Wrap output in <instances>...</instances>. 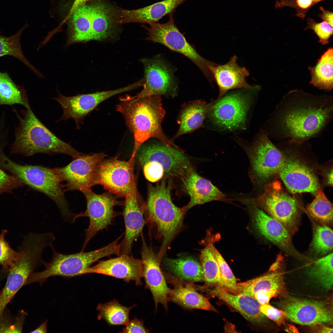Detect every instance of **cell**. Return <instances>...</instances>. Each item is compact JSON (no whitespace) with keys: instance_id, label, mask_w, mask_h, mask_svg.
I'll return each mask as SVG.
<instances>
[{"instance_id":"816d5d0a","label":"cell","mask_w":333,"mask_h":333,"mask_svg":"<svg viewBox=\"0 0 333 333\" xmlns=\"http://www.w3.org/2000/svg\"><path fill=\"white\" fill-rule=\"evenodd\" d=\"M322 13L320 15V17L323 20L331 26L333 27V13L329 11L326 10L323 8L320 7Z\"/></svg>"},{"instance_id":"f6af8a7d","label":"cell","mask_w":333,"mask_h":333,"mask_svg":"<svg viewBox=\"0 0 333 333\" xmlns=\"http://www.w3.org/2000/svg\"><path fill=\"white\" fill-rule=\"evenodd\" d=\"M309 22L307 29L313 31L319 38V42L322 44H328L333 34V27L324 21L320 23L313 21Z\"/></svg>"},{"instance_id":"836d02e7","label":"cell","mask_w":333,"mask_h":333,"mask_svg":"<svg viewBox=\"0 0 333 333\" xmlns=\"http://www.w3.org/2000/svg\"><path fill=\"white\" fill-rule=\"evenodd\" d=\"M332 47L328 48L318 60L316 65L310 66V84L319 89L330 91L333 88V55Z\"/></svg>"},{"instance_id":"9a60e30c","label":"cell","mask_w":333,"mask_h":333,"mask_svg":"<svg viewBox=\"0 0 333 333\" xmlns=\"http://www.w3.org/2000/svg\"><path fill=\"white\" fill-rule=\"evenodd\" d=\"M144 68V83L139 97L155 95L175 97L177 85L172 68L160 56L141 60Z\"/></svg>"},{"instance_id":"60d3db41","label":"cell","mask_w":333,"mask_h":333,"mask_svg":"<svg viewBox=\"0 0 333 333\" xmlns=\"http://www.w3.org/2000/svg\"><path fill=\"white\" fill-rule=\"evenodd\" d=\"M7 233V230L3 229L0 233V271L7 273L24 254L20 248L17 251L11 248L5 238Z\"/></svg>"},{"instance_id":"f1b7e54d","label":"cell","mask_w":333,"mask_h":333,"mask_svg":"<svg viewBox=\"0 0 333 333\" xmlns=\"http://www.w3.org/2000/svg\"><path fill=\"white\" fill-rule=\"evenodd\" d=\"M91 40L102 41L113 37L118 23L115 10L101 1L91 5Z\"/></svg>"},{"instance_id":"74e56055","label":"cell","mask_w":333,"mask_h":333,"mask_svg":"<svg viewBox=\"0 0 333 333\" xmlns=\"http://www.w3.org/2000/svg\"><path fill=\"white\" fill-rule=\"evenodd\" d=\"M307 272L309 277L322 288L331 289L333 284L332 252L317 259Z\"/></svg>"},{"instance_id":"680465c9","label":"cell","mask_w":333,"mask_h":333,"mask_svg":"<svg viewBox=\"0 0 333 333\" xmlns=\"http://www.w3.org/2000/svg\"><path fill=\"white\" fill-rule=\"evenodd\" d=\"M285 330L286 331L289 332H298V331L296 328L292 325L288 326L286 327Z\"/></svg>"},{"instance_id":"7a4b0ae2","label":"cell","mask_w":333,"mask_h":333,"mask_svg":"<svg viewBox=\"0 0 333 333\" xmlns=\"http://www.w3.org/2000/svg\"><path fill=\"white\" fill-rule=\"evenodd\" d=\"M161 96L139 97L125 95L119 98L116 110L123 116L133 135L134 146L131 158H135L140 147L151 138L168 146L179 149L163 132L162 123L166 114Z\"/></svg>"},{"instance_id":"52a82bcc","label":"cell","mask_w":333,"mask_h":333,"mask_svg":"<svg viewBox=\"0 0 333 333\" xmlns=\"http://www.w3.org/2000/svg\"><path fill=\"white\" fill-rule=\"evenodd\" d=\"M245 200L264 210L279 221L291 236L298 230L301 220L299 204L294 197L283 190L278 180L267 184L263 192L256 197Z\"/></svg>"},{"instance_id":"d4e9b609","label":"cell","mask_w":333,"mask_h":333,"mask_svg":"<svg viewBox=\"0 0 333 333\" xmlns=\"http://www.w3.org/2000/svg\"><path fill=\"white\" fill-rule=\"evenodd\" d=\"M164 274L166 282L173 286L168 295L169 302H174L185 309L217 312L208 299L197 292L194 282L183 280L170 273Z\"/></svg>"},{"instance_id":"be15d7a7","label":"cell","mask_w":333,"mask_h":333,"mask_svg":"<svg viewBox=\"0 0 333 333\" xmlns=\"http://www.w3.org/2000/svg\"></svg>"},{"instance_id":"4dcf8cb0","label":"cell","mask_w":333,"mask_h":333,"mask_svg":"<svg viewBox=\"0 0 333 333\" xmlns=\"http://www.w3.org/2000/svg\"><path fill=\"white\" fill-rule=\"evenodd\" d=\"M68 18L67 46L91 40V5L79 7Z\"/></svg>"},{"instance_id":"f5cc1de1","label":"cell","mask_w":333,"mask_h":333,"mask_svg":"<svg viewBox=\"0 0 333 333\" xmlns=\"http://www.w3.org/2000/svg\"><path fill=\"white\" fill-rule=\"evenodd\" d=\"M314 327V330L316 332L324 333H332L333 329L327 326L324 325V324H317L312 326Z\"/></svg>"},{"instance_id":"3957f363","label":"cell","mask_w":333,"mask_h":333,"mask_svg":"<svg viewBox=\"0 0 333 333\" xmlns=\"http://www.w3.org/2000/svg\"><path fill=\"white\" fill-rule=\"evenodd\" d=\"M155 186L148 185V198L145 204L147 215L146 223L155 228L157 237L162 240L160 250L157 254L161 260L175 236L183 224L187 212L185 207L175 206L171 199L172 182L171 178L164 176Z\"/></svg>"},{"instance_id":"277c9868","label":"cell","mask_w":333,"mask_h":333,"mask_svg":"<svg viewBox=\"0 0 333 333\" xmlns=\"http://www.w3.org/2000/svg\"><path fill=\"white\" fill-rule=\"evenodd\" d=\"M23 112L16 132L13 144L15 150L27 156L41 153L63 154L73 159L83 154L58 137L38 118L30 107Z\"/></svg>"},{"instance_id":"44dd1931","label":"cell","mask_w":333,"mask_h":333,"mask_svg":"<svg viewBox=\"0 0 333 333\" xmlns=\"http://www.w3.org/2000/svg\"><path fill=\"white\" fill-rule=\"evenodd\" d=\"M125 198L123 215L125 231L124 237L119 243V256L130 255L133 243L143 234V228L146 223L144 216L145 204L139 202L136 185Z\"/></svg>"},{"instance_id":"ee69618b","label":"cell","mask_w":333,"mask_h":333,"mask_svg":"<svg viewBox=\"0 0 333 333\" xmlns=\"http://www.w3.org/2000/svg\"><path fill=\"white\" fill-rule=\"evenodd\" d=\"M27 315L23 310L12 315L6 307L0 316V333H21Z\"/></svg>"},{"instance_id":"484cf974","label":"cell","mask_w":333,"mask_h":333,"mask_svg":"<svg viewBox=\"0 0 333 333\" xmlns=\"http://www.w3.org/2000/svg\"><path fill=\"white\" fill-rule=\"evenodd\" d=\"M237 59V57L234 56L225 64H216L209 67L214 80L219 87L217 99L222 97L231 89L238 88L253 89L259 87L252 86L247 83L246 78L249 74V71L245 67L238 65Z\"/></svg>"},{"instance_id":"f35d334b","label":"cell","mask_w":333,"mask_h":333,"mask_svg":"<svg viewBox=\"0 0 333 333\" xmlns=\"http://www.w3.org/2000/svg\"><path fill=\"white\" fill-rule=\"evenodd\" d=\"M316 195L306 207L309 215L320 225L330 227L333 224V205L319 188Z\"/></svg>"},{"instance_id":"db71d44e","label":"cell","mask_w":333,"mask_h":333,"mask_svg":"<svg viewBox=\"0 0 333 333\" xmlns=\"http://www.w3.org/2000/svg\"><path fill=\"white\" fill-rule=\"evenodd\" d=\"M90 0H75L68 15V18L77 9L86 4Z\"/></svg>"},{"instance_id":"94428289","label":"cell","mask_w":333,"mask_h":333,"mask_svg":"<svg viewBox=\"0 0 333 333\" xmlns=\"http://www.w3.org/2000/svg\"><path fill=\"white\" fill-rule=\"evenodd\" d=\"M323 0H313V2H317Z\"/></svg>"},{"instance_id":"91938a15","label":"cell","mask_w":333,"mask_h":333,"mask_svg":"<svg viewBox=\"0 0 333 333\" xmlns=\"http://www.w3.org/2000/svg\"><path fill=\"white\" fill-rule=\"evenodd\" d=\"M4 279V276L3 274L0 272V283L2 282Z\"/></svg>"},{"instance_id":"4fadbf2b","label":"cell","mask_w":333,"mask_h":333,"mask_svg":"<svg viewBox=\"0 0 333 333\" xmlns=\"http://www.w3.org/2000/svg\"><path fill=\"white\" fill-rule=\"evenodd\" d=\"M135 157L140 166L148 162H156L162 166L164 176L177 178L181 180L194 169L181 149L167 146L160 141L142 145Z\"/></svg>"},{"instance_id":"ba28073f","label":"cell","mask_w":333,"mask_h":333,"mask_svg":"<svg viewBox=\"0 0 333 333\" xmlns=\"http://www.w3.org/2000/svg\"><path fill=\"white\" fill-rule=\"evenodd\" d=\"M47 247V243L39 237L24 238L20 247L24 251V255L7 273L5 285L0 291V316L16 293L26 286L31 274L43 265L42 254Z\"/></svg>"},{"instance_id":"8fae6325","label":"cell","mask_w":333,"mask_h":333,"mask_svg":"<svg viewBox=\"0 0 333 333\" xmlns=\"http://www.w3.org/2000/svg\"><path fill=\"white\" fill-rule=\"evenodd\" d=\"M135 158L128 161L116 158L104 159L97 165L93 185H99L111 194L124 197L136 185L134 175Z\"/></svg>"},{"instance_id":"7c38bea8","label":"cell","mask_w":333,"mask_h":333,"mask_svg":"<svg viewBox=\"0 0 333 333\" xmlns=\"http://www.w3.org/2000/svg\"><path fill=\"white\" fill-rule=\"evenodd\" d=\"M86 201L85 211L75 214L76 220L80 217L88 218L89 224L85 231V238L81 251H84L90 241L100 231L110 225L119 213L115 212L116 206L123 205L124 202L118 200L110 193L97 194L91 189L82 192Z\"/></svg>"},{"instance_id":"2e32d148","label":"cell","mask_w":333,"mask_h":333,"mask_svg":"<svg viewBox=\"0 0 333 333\" xmlns=\"http://www.w3.org/2000/svg\"><path fill=\"white\" fill-rule=\"evenodd\" d=\"M106 156L103 153L83 155L74 159L67 166L52 168L64 182L65 191L78 190L82 192L91 189L94 174L98 164Z\"/></svg>"},{"instance_id":"d590c367","label":"cell","mask_w":333,"mask_h":333,"mask_svg":"<svg viewBox=\"0 0 333 333\" xmlns=\"http://www.w3.org/2000/svg\"><path fill=\"white\" fill-rule=\"evenodd\" d=\"M14 104L30 106L25 89L16 85L6 73L0 72V105Z\"/></svg>"},{"instance_id":"f907efd6","label":"cell","mask_w":333,"mask_h":333,"mask_svg":"<svg viewBox=\"0 0 333 333\" xmlns=\"http://www.w3.org/2000/svg\"><path fill=\"white\" fill-rule=\"evenodd\" d=\"M14 177L5 173L0 169V190L14 186L18 182Z\"/></svg>"},{"instance_id":"5bb4252c","label":"cell","mask_w":333,"mask_h":333,"mask_svg":"<svg viewBox=\"0 0 333 333\" xmlns=\"http://www.w3.org/2000/svg\"><path fill=\"white\" fill-rule=\"evenodd\" d=\"M286 318L302 325L332 324V314L326 303L287 295L277 303Z\"/></svg>"},{"instance_id":"cb8c5ba5","label":"cell","mask_w":333,"mask_h":333,"mask_svg":"<svg viewBox=\"0 0 333 333\" xmlns=\"http://www.w3.org/2000/svg\"><path fill=\"white\" fill-rule=\"evenodd\" d=\"M197 290L224 302L252 323L259 325L266 321L265 316L260 310L261 305L252 296L242 293H232L218 286L204 288L197 286Z\"/></svg>"},{"instance_id":"e575fe53","label":"cell","mask_w":333,"mask_h":333,"mask_svg":"<svg viewBox=\"0 0 333 333\" xmlns=\"http://www.w3.org/2000/svg\"><path fill=\"white\" fill-rule=\"evenodd\" d=\"M201 264L204 272V288L218 286L224 288L219 265L208 243L201 250L199 255Z\"/></svg>"},{"instance_id":"603a6c76","label":"cell","mask_w":333,"mask_h":333,"mask_svg":"<svg viewBox=\"0 0 333 333\" xmlns=\"http://www.w3.org/2000/svg\"><path fill=\"white\" fill-rule=\"evenodd\" d=\"M278 173L286 187L292 194L309 192L316 195L319 189L313 170L297 159L286 157Z\"/></svg>"},{"instance_id":"bcb514c9","label":"cell","mask_w":333,"mask_h":333,"mask_svg":"<svg viewBox=\"0 0 333 333\" xmlns=\"http://www.w3.org/2000/svg\"><path fill=\"white\" fill-rule=\"evenodd\" d=\"M140 166L143 169L146 178L151 182H157L161 180L164 176L162 166L156 162H148Z\"/></svg>"},{"instance_id":"11a10c76","label":"cell","mask_w":333,"mask_h":333,"mask_svg":"<svg viewBox=\"0 0 333 333\" xmlns=\"http://www.w3.org/2000/svg\"><path fill=\"white\" fill-rule=\"evenodd\" d=\"M313 3V0H297L296 3L299 7L306 9L309 7Z\"/></svg>"},{"instance_id":"d6a6232c","label":"cell","mask_w":333,"mask_h":333,"mask_svg":"<svg viewBox=\"0 0 333 333\" xmlns=\"http://www.w3.org/2000/svg\"><path fill=\"white\" fill-rule=\"evenodd\" d=\"M164 263L172 274L176 277L194 283L204 281V272L200 263L191 257L176 259L167 258L164 259Z\"/></svg>"},{"instance_id":"ac0fdd59","label":"cell","mask_w":333,"mask_h":333,"mask_svg":"<svg viewBox=\"0 0 333 333\" xmlns=\"http://www.w3.org/2000/svg\"><path fill=\"white\" fill-rule=\"evenodd\" d=\"M249 153L254 176L260 181H264L278 173L286 159L265 133L257 137Z\"/></svg>"},{"instance_id":"e0dca14e","label":"cell","mask_w":333,"mask_h":333,"mask_svg":"<svg viewBox=\"0 0 333 333\" xmlns=\"http://www.w3.org/2000/svg\"><path fill=\"white\" fill-rule=\"evenodd\" d=\"M130 85L114 90L98 92L91 93L78 94L66 97L58 90V96L53 99L58 102L63 109V115L57 121H66L73 119L76 124V129L80 128L84 117L99 104L115 95L131 91Z\"/></svg>"},{"instance_id":"d6986e66","label":"cell","mask_w":333,"mask_h":333,"mask_svg":"<svg viewBox=\"0 0 333 333\" xmlns=\"http://www.w3.org/2000/svg\"><path fill=\"white\" fill-rule=\"evenodd\" d=\"M141 237L142 241L141 259L146 287L151 292L155 309H157L158 304L160 303L167 310L168 295L171 289L167 285L164 275L160 268L161 261L152 247L147 245L143 235Z\"/></svg>"},{"instance_id":"1f68e13d","label":"cell","mask_w":333,"mask_h":333,"mask_svg":"<svg viewBox=\"0 0 333 333\" xmlns=\"http://www.w3.org/2000/svg\"><path fill=\"white\" fill-rule=\"evenodd\" d=\"M281 268L269 271V273L245 282H237L239 293H242L253 297L257 292L260 290H276L281 295L285 296L286 294V291Z\"/></svg>"},{"instance_id":"6f0895ef","label":"cell","mask_w":333,"mask_h":333,"mask_svg":"<svg viewBox=\"0 0 333 333\" xmlns=\"http://www.w3.org/2000/svg\"><path fill=\"white\" fill-rule=\"evenodd\" d=\"M327 183L330 185L332 186L333 185V171L332 170L327 175Z\"/></svg>"},{"instance_id":"7402d4cb","label":"cell","mask_w":333,"mask_h":333,"mask_svg":"<svg viewBox=\"0 0 333 333\" xmlns=\"http://www.w3.org/2000/svg\"><path fill=\"white\" fill-rule=\"evenodd\" d=\"M96 273L121 279L128 283L134 281L142 284L143 267L141 259L132 256L122 255L109 259L100 261L86 269L85 274Z\"/></svg>"},{"instance_id":"681fc988","label":"cell","mask_w":333,"mask_h":333,"mask_svg":"<svg viewBox=\"0 0 333 333\" xmlns=\"http://www.w3.org/2000/svg\"><path fill=\"white\" fill-rule=\"evenodd\" d=\"M280 295V294L276 290H261L257 292L253 297L261 305L269 304L271 299Z\"/></svg>"},{"instance_id":"9c48e42d","label":"cell","mask_w":333,"mask_h":333,"mask_svg":"<svg viewBox=\"0 0 333 333\" xmlns=\"http://www.w3.org/2000/svg\"><path fill=\"white\" fill-rule=\"evenodd\" d=\"M169 14L167 22L150 23H148V27H144L147 31L146 40L161 44L187 57L199 68L210 82H212L213 78L209 67L216 64L205 59L198 53L175 24L173 13Z\"/></svg>"},{"instance_id":"30bf717a","label":"cell","mask_w":333,"mask_h":333,"mask_svg":"<svg viewBox=\"0 0 333 333\" xmlns=\"http://www.w3.org/2000/svg\"><path fill=\"white\" fill-rule=\"evenodd\" d=\"M245 89L232 92L208 104L207 115L215 125L224 130L245 129L250 106L251 92Z\"/></svg>"},{"instance_id":"9f6ffc18","label":"cell","mask_w":333,"mask_h":333,"mask_svg":"<svg viewBox=\"0 0 333 333\" xmlns=\"http://www.w3.org/2000/svg\"><path fill=\"white\" fill-rule=\"evenodd\" d=\"M47 320H46L43 322L38 327L31 332V333H45L47 332Z\"/></svg>"},{"instance_id":"c3c4849f","label":"cell","mask_w":333,"mask_h":333,"mask_svg":"<svg viewBox=\"0 0 333 333\" xmlns=\"http://www.w3.org/2000/svg\"><path fill=\"white\" fill-rule=\"evenodd\" d=\"M121 332L148 333L149 331L144 327L142 320L134 318L129 320Z\"/></svg>"},{"instance_id":"ab89813d","label":"cell","mask_w":333,"mask_h":333,"mask_svg":"<svg viewBox=\"0 0 333 333\" xmlns=\"http://www.w3.org/2000/svg\"><path fill=\"white\" fill-rule=\"evenodd\" d=\"M27 26L28 24H26L17 32L11 36L6 37L0 34V57L9 55L15 57L38 75L39 72L26 58L21 47V36Z\"/></svg>"},{"instance_id":"6da1fadb","label":"cell","mask_w":333,"mask_h":333,"mask_svg":"<svg viewBox=\"0 0 333 333\" xmlns=\"http://www.w3.org/2000/svg\"><path fill=\"white\" fill-rule=\"evenodd\" d=\"M332 99L301 92L285 96L274 112L277 138L303 142L318 136L332 117Z\"/></svg>"},{"instance_id":"8d00e7d4","label":"cell","mask_w":333,"mask_h":333,"mask_svg":"<svg viewBox=\"0 0 333 333\" xmlns=\"http://www.w3.org/2000/svg\"><path fill=\"white\" fill-rule=\"evenodd\" d=\"M134 306L128 307L122 305L114 300L103 304H98V320L103 319L111 325H126L129 322V313Z\"/></svg>"},{"instance_id":"5b68a950","label":"cell","mask_w":333,"mask_h":333,"mask_svg":"<svg viewBox=\"0 0 333 333\" xmlns=\"http://www.w3.org/2000/svg\"><path fill=\"white\" fill-rule=\"evenodd\" d=\"M119 239L100 249L88 252L65 254L57 252L53 245L50 247L53 255L49 262L44 261V270L33 272L27 279L26 285L37 282L41 286L51 277L60 276L72 277L85 274L86 269L102 258L111 255H119Z\"/></svg>"},{"instance_id":"f546056e","label":"cell","mask_w":333,"mask_h":333,"mask_svg":"<svg viewBox=\"0 0 333 333\" xmlns=\"http://www.w3.org/2000/svg\"><path fill=\"white\" fill-rule=\"evenodd\" d=\"M208 107V104L200 100L184 104L178 118L179 127L174 138H178L200 127L207 116Z\"/></svg>"},{"instance_id":"7dc6e473","label":"cell","mask_w":333,"mask_h":333,"mask_svg":"<svg viewBox=\"0 0 333 333\" xmlns=\"http://www.w3.org/2000/svg\"><path fill=\"white\" fill-rule=\"evenodd\" d=\"M260 310L265 317L274 321L278 326L286 325V318L282 310L269 303L261 305Z\"/></svg>"},{"instance_id":"8992f818","label":"cell","mask_w":333,"mask_h":333,"mask_svg":"<svg viewBox=\"0 0 333 333\" xmlns=\"http://www.w3.org/2000/svg\"><path fill=\"white\" fill-rule=\"evenodd\" d=\"M1 158L3 166L21 181L53 200L65 221L70 223L75 222V214L69 208L61 180L52 169L39 166L21 165L4 156Z\"/></svg>"},{"instance_id":"b9f144b4","label":"cell","mask_w":333,"mask_h":333,"mask_svg":"<svg viewBox=\"0 0 333 333\" xmlns=\"http://www.w3.org/2000/svg\"><path fill=\"white\" fill-rule=\"evenodd\" d=\"M333 230L330 227L317 225L314 231L311 248L316 254L323 255L331 253L333 249Z\"/></svg>"},{"instance_id":"7bdbcfd3","label":"cell","mask_w":333,"mask_h":333,"mask_svg":"<svg viewBox=\"0 0 333 333\" xmlns=\"http://www.w3.org/2000/svg\"><path fill=\"white\" fill-rule=\"evenodd\" d=\"M210 246L218 262L225 290L234 294H239L236 285L237 279L222 256L214 245L212 241L208 240Z\"/></svg>"},{"instance_id":"4316f807","label":"cell","mask_w":333,"mask_h":333,"mask_svg":"<svg viewBox=\"0 0 333 333\" xmlns=\"http://www.w3.org/2000/svg\"><path fill=\"white\" fill-rule=\"evenodd\" d=\"M190 197L185 206L187 212L191 208L213 201H229L226 195L208 180L198 175L193 169L182 180Z\"/></svg>"},{"instance_id":"6125c7cd","label":"cell","mask_w":333,"mask_h":333,"mask_svg":"<svg viewBox=\"0 0 333 333\" xmlns=\"http://www.w3.org/2000/svg\"><path fill=\"white\" fill-rule=\"evenodd\" d=\"M288 1V0H281V2H282V3L285 2H287Z\"/></svg>"},{"instance_id":"83f0119b","label":"cell","mask_w":333,"mask_h":333,"mask_svg":"<svg viewBox=\"0 0 333 333\" xmlns=\"http://www.w3.org/2000/svg\"><path fill=\"white\" fill-rule=\"evenodd\" d=\"M187 0H163L150 5L133 10H121L118 24L157 22L165 15L173 13Z\"/></svg>"},{"instance_id":"ffe728a7","label":"cell","mask_w":333,"mask_h":333,"mask_svg":"<svg viewBox=\"0 0 333 333\" xmlns=\"http://www.w3.org/2000/svg\"><path fill=\"white\" fill-rule=\"evenodd\" d=\"M253 221L255 227L264 237L286 253L298 259L311 261V259L298 252L292 243V236L284 226L254 206Z\"/></svg>"}]
</instances>
